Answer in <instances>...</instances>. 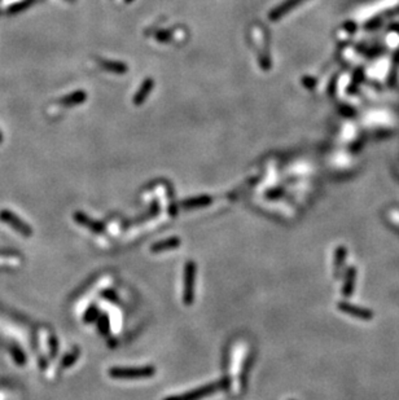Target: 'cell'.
<instances>
[{"mask_svg": "<svg viewBox=\"0 0 399 400\" xmlns=\"http://www.w3.org/2000/svg\"><path fill=\"white\" fill-rule=\"evenodd\" d=\"M338 308L342 311V312H346L351 316H356L358 318L367 320V322L372 320V317H373V313H372L369 310L358 307V306L350 305V303H346V302L338 303Z\"/></svg>", "mask_w": 399, "mask_h": 400, "instance_id": "cell-4", "label": "cell"}, {"mask_svg": "<svg viewBox=\"0 0 399 400\" xmlns=\"http://www.w3.org/2000/svg\"><path fill=\"white\" fill-rule=\"evenodd\" d=\"M151 88H152V81H151V79H147V82H145L144 86H143V87H142V92L137 93V96H136V97H135V103H136V104L137 103H142V101L145 98V96H147L148 93H149Z\"/></svg>", "mask_w": 399, "mask_h": 400, "instance_id": "cell-11", "label": "cell"}, {"mask_svg": "<svg viewBox=\"0 0 399 400\" xmlns=\"http://www.w3.org/2000/svg\"><path fill=\"white\" fill-rule=\"evenodd\" d=\"M181 239L176 238V237H172V238H167V239H162L159 243H156L152 245L151 251L152 253H161V251H166V250H172V249L179 248L181 245Z\"/></svg>", "mask_w": 399, "mask_h": 400, "instance_id": "cell-5", "label": "cell"}, {"mask_svg": "<svg viewBox=\"0 0 399 400\" xmlns=\"http://www.w3.org/2000/svg\"><path fill=\"white\" fill-rule=\"evenodd\" d=\"M213 202V198L209 196H201V197H194V198L186 199L181 204V206L183 209H197V207H205L208 205H210Z\"/></svg>", "mask_w": 399, "mask_h": 400, "instance_id": "cell-7", "label": "cell"}, {"mask_svg": "<svg viewBox=\"0 0 399 400\" xmlns=\"http://www.w3.org/2000/svg\"><path fill=\"white\" fill-rule=\"evenodd\" d=\"M77 221L79 222V223L85 224V226H87L88 228H91L92 231L95 232H102L103 229H104V227H103L102 223H97V222H93L91 221V219H88L86 215H81V214H77Z\"/></svg>", "mask_w": 399, "mask_h": 400, "instance_id": "cell-9", "label": "cell"}, {"mask_svg": "<svg viewBox=\"0 0 399 400\" xmlns=\"http://www.w3.org/2000/svg\"><path fill=\"white\" fill-rule=\"evenodd\" d=\"M156 369L153 367H131V368H112L109 370V376L119 379H134V378H148L154 376Z\"/></svg>", "mask_w": 399, "mask_h": 400, "instance_id": "cell-2", "label": "cell"}, {"mask_svg": "<svg viewBox=\"0 0 399 400\" xmlns=\"http://www.w3.org/2000/svg\"><path fill=\"white\" fill-rule=\"evenodd\" d=\"M355 276H356V270L355 268H349L346 272V276H345V284H344V289H342V294L345 297H350L351 293H353L354 289V283H355Z\"/></svg>", "mask_w": 399, "mask_h": 400, "instance_id": "cell-8", "label": "cell"}, {"mask_svg": "<svg viewBox=\"0 0 399 400\" xmlns=\"http://www.w3.org/2000/svg\"><path fill=\"white\" fill-rule=\"evenodd\" d=\"M345 259H346V249L340 246L336 251V263H334V267H336L337 270V275H338V271L340 268H341L342 263L345 262Z\"/></svg>", "mask_w": 399, "mask_h": 400, "instance_id": "cell-10", "label": "cell"}, {"mask_svg": "<svg viewBox=\"0 0 399 400\" xmlns=\"http://www.w3.org/2000/svg\"><path fill=\"white\" fill-rule=\"evenodd\" d=\"M100 329L103 333H108V318L102 317V322H100Z\"/></svg>", "mask_w": 399, "mask_h": 400, "instance_id": "cell-12", "label": "cell"}, {"mask_svg": "<svg viewBox=\"0 0 399 400\" xmlns=\"http://www.w3.org/2000/svg\"><path fill=\"white\" fill-rule=\"evenodd\" d=\"M194 277H196V264L194 262H187L184 268V305H192L194 298Z\"/></svg>", "mask_w": 399, "mask_h": 400, "instance_id": "cell-3", "label": "cell"}, {"mask_svg": "<svg viewBox=\"0 0 399 400\" xmlns=\"http://www.w3.org/2000/svg\"><path fill=\"white\" fill-rule=\"evenodd\" d=\"M227 386H228V379L223 378V379H219V381L214 382V384H209V385H205V386H203V387H198V389L193 390V391H191V392H187V394L175 395V396L166 397L165 400H198V399H203V397L208 396V395L215 394L216 391L226 389Z\"/></svg>", "mask_w": 399, "mask_h": 400, "instance_id": "cell-1", "label": "cell"}, {"mask_svg": "<svg viewBox=\"0 0 399 400\" xmlns=\"http://www.w3.org/2000/svg\"><path fill=\"white\" fill-rule=\"evenodd\" d=\"M302 2H305V0H287L285 3L280 4L275 11L271 12L270 19H273V21H275V19H279L280 17L287 14L290 9H293L295 6H298V4H301Z\"/></svg>", "mask_w": 399, "mask_h": 400, "instance_id": "cell-6", "label": "cell"}]
</instances>
